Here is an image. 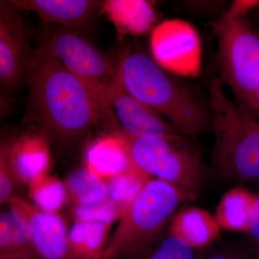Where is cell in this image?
Instances as JSON below:
<instances>
[{"label":"cell","mask_w":259,"mask_h":259,"mask_svg":"<svg viewBox=\"0 0 259 259\" xmlns=\"http://www.w3.org/2000/svg\"><path fill=\"white\" fill-rule=\"evenodd\" d=\"M168 230L192 249L200 250L219 239L221 228L214 214L200 207L190 206L175 213Z\"/></svg>","instance_id":"9a60e30c"},{"label":"cell","mask_w":259,"mask_h":259,"mask_svg":"<svg viewBox=\"0 0 259 259\" xmlns=\"http://www.w3.org/2000/svg\"><path fill=\"white\" fill-rule=\"evenodd\" d=\"M247 234L249 237L250 243L259 253V195H257L252 209Z\"/></svg>","instance_id":"4316f807"},{"label":"cell","mask_w":259,"mask_h":259,"mask_svg":"<svg viewBox=\"0 0 259 259\" xmlns=\"http://www.w3.org/2000/svg\"><path fill=\"white\" fill-rule=\"evenodd\" d=\"M255 108L259 110V88L257 90L256 95H255Z\"/></svg>","instance_id":"83f0119b"},{"label":"cell","mask_w":259,"mask_h":259,"mask_svg":"<svg viewBox=\"0 0 259 259\" xmlns=\"http://www.w3.org/2000/svg\"><path fill=\"white\" fill-rule=\"evenodd\" d=\"M256 197L242 186H236L223 194L214 214L221 229L248 233Z\"/></svg>","instance_id":"ac0fdd59"},{"label":"cell","mask_w":259,"mask_h":259,"mask_svg":"<svg viewBox=\"0 0 259 259\" xmlns=\"http://www.w3.org/2000/svg\"><path fill=\"white\" fill-rule=\"evenodd\" d=\"M101 9L123 35H143L154 28L156 13L153 3L145 0H107Z\"/></svg>","instance_id":"e0dca14e"},{"label":"cell","mask_w":259,"mask_h":259,"mask_svg":"<svg viewBox=\"0 0 259 259\" xmlns=\"http://www.w3.org/2000/svg\"><path fill=\"white\" fill-rule=\"evenodd\" d=\"M116 73L126 91L164 117L181 134L197 137L211 130L208 95L184 77L160 66L141 51L124 53Z\"/></svg>","instance_id":"7a4b0ae2"},{"label":"cell","mask_w":259,"mask_h":259,"mask_svg":"<svg viewBox=\"0 0 259 259\" xmlns=\"http://www.w3.org/2000/svg\"><path fill=\"white\" fill-rule=\"evenodd\" d=\"M112 225L74 222L69 230V244L79 259H101L110 239Z\"/></svg>","instance_id":"d6986e66"},{"label":"cell","mask_w":259,"mask_h":259,"mask_svg":"<svg viewBox=\"0 0 259 259\" xmlns=\"http://www.w3.org/2000/svg\"><path fill=\"white\" fill-rule=\"evenodd\" d=\"M84 163L88 169L105 180L136 166L120 129L100 136L89 145Z\"/></svg>","instance_id":"5bb4252c"},{"label":"cell","mask_w":259,"mask_h":259,"mask_svg":"<svg viewBox=\"0 0 259 259\" xmlns=\"http://www.w3.org/2000/svg\"><path fill=\"white\" fill-rule=\"evenodd\" d=\"M0 214V259H40L27 216L13 204Z\"/></svg>","instance_id":"2e32d148"},{"label":"cell","mask_w":259,"mask_h":259,"mask_svg":"<svg viewBox=\"0 0 259 259\" xmlns=\"http://www.w3.org/2000/svg\"><path fill=\"white\" fill-rule=\"evenodd\" d=\"M19 11L13 1L0 2V80L8 88L26 82L35 58Z\"/></svg>","instance_id":"9c48e42d"},{"label":"cell","mask_w":259,"mask_h":259,"mask_svg":"<svg viewBox=\"0 0 259 259\" xmlns=\"http://www.w3.org/2000/svg\"><path fill=\"white\" fill-rule=\"evenodd\" d=\"M68 203L79 205L93 203L108 197L106 180L86 166L76 168L64 181Z\"/></svg>","instance_id":"ffe728a7"},{"label":"cell","mask_w":259,"mask_h":259,"mask_svg":"<svg viewBox=\"0 0 259 259\" xmlns=\"http://www.w3.org/2000/svg\"><path fill=\"white\" fill-rule=\"evenodd\" d=\"M42 49L56 58L84 83L107 120H115L109 93L116 66L105 54L77 32L66 28L52 32Z\"/></svg>","instance_id":"52a82bcc"},{"label":"cell","mask_w":259,"mask_h":259,"mask_svg":"<svg viewBox=\"0 0 259 259\" xmlns=\"http://www.w3.org/2000/svg\"><path fill=\"white\" fill-rule=\"evenodd\" d=\"M26 83L29 113L42 134L68 142L107 120L84 83L42 48L35 54Z\"/></svg>","instance_id":"6da1fadb"},{"label":"cell","mask_w":259,"mask_h":259,"mask_svg":"<svg viewBox=\"0 0 259 259\" xmlns=\"http://www.w3.org/2000/svg\"><path fill=\"white\" fill-rule=\"evenodd\" d=\"M182 193L166 182L151 178L110 237L101 259H126L146 248L166 230Z\"/></svg>","instance_id":"277c9868"},{"label":"cell","mask_w":259,"mask_h":259,"mask_svg":"<svg viewBox=\"0 0 259 259\" xmlns=\"http://www.w3.org/2000/svg\"><path fill=\"white\" fill-rule=\"evenodd\" d=\"M120 132L135 164L153 178L166 182L180 191L186 201L198 197L204 180L200 153L182 135L174 138H136Z\"/></svg>","instance_id":"5b68a950"},{"label":"cell","mask_w":259,"mask_h":259,"mask_svg":"<svg viewBox=\"0 0 259 259\" xmlns=\"http://www.w3.org/2000/svg\"><path fill=\"white\" fill-rule=\"evenodd\" d=\"M198 253L172 235L168 227L144 249L129 257L131 259H197Z\"/></svg>","instance_id":"603a6c76"},{"label":"cell","mask_w":259,"mask_h":259,"mask_svg":"<svg viewBox=\"0 0 259 259\" xmlns=\"http://www.w3.org/2000/svg\"><path fill=\"white\" fill-rule=\"evenodd\" d=\"M215 78L208 90L214 142L211 164L220 177L247 182L259 179V122L241 103L226 94Z\"/></svg>","instance_id":"3957f363"},{"label":"cell","mask_w":259,"mask_h":259,"mask_svg":"<svg viewBox=\"0 0 259 259\" xmlns=\"http://www.w3.org/2000/svg\"><path fill=\"white\" fill-rule=\"evenodd\" d=\"M30 202L39 209L53 214H59L68 203L64 181L50 174L34 179L28 185Z\"/></svg>","instance_id":"7402d4cb"},{"label":"cell","mask_w":259,"mask_h":259,"mask_svg":"<svg viewBox=\"0 0 259 259\" xmlns=\"http://www.w3.org/2000/svg\"><path fill=\"white\" fill-rule=\"evenodd\" d=\"M151 178L153 177L135 166L106 180L108 198L119 207L122 218Z\"/></svg>","instance_id":"44dd1931"},{"label":"cell","mask_w":259,"mask_h":259,"mask_svg":"<svg viewBox=\"0 0 259 259\" xmlns=\"http://www.w3.org/2000/svg\"><path fill=\"white\" fill-rule=\"evenodd\" d=\"M218 58L224 83L248 110L255 108L259 88V33L246 15L227 11L214 25Z\"/></svg>","instance_id":"8992f818"},{"label":"cell","mask_w":259,"mask_h":259,"mask_svg":"<svg viewBox=\"0 0 259 259\" xmlns=\"http://www.w3.org/2000/svg\"><path fill=\"white\" fill-rule=\"evenodd\" d=\"M8 204L18 207L28 218L40 259H79L69 244V229L59 214L44 212L19 195Z\"/></svg>","instance_id":"8fae6325"},{"label":"cell","mask_w":259,"mask_h":259,"mask_svg":"<svg viewBox=\"0 0 259 259\" xmlns=\"http://www.w3.org/2000/svg\"><path fill=\"white\" fill-rule=\"evenodd\" d=\"M1 144L21 183L28 185L34 179L50 174V146L42 133H26Z\"/></svg>","instance_id":"7c38bea8"},{"label":"cell","mask_w":259,"mask_h":259,"mask_svg":"<svg viewBox=\"0 0 259 259\" xmlns=\"http://www.w3.org/2000/svg\"><path fill=\"white\" fill-rule=\"evenodd\" d=\"M212 245L199 250L197 259H257L248 252L236 247L212 246Z\"/></svg>","instance_id":"484cf974"},{"label":"cell","mask_w":259,"mask_h":259,"mask_svg":"<svg viewBox=\"0 0 259 259\" xmlns=\"http://www.w3.org/2000/svg\"><path fill=\"white\" fill-rule=\"evenodd\" d=\"M19 10L33 12L44 23L77 30L86 26L102 2L95 0H13Z\"/></svg>","instance_id":"4fadbf2b"},{"label":"cell","mask_w":259,"mask_h":259,"mask_svg":"<svg viewBox=\"0 0 259 259\" xmlns=\"http://www.w3.org/2000/svg\"><path fill=\"white\" fill-rule=\"evenodd\" d=\"M150 47L154 61L171 74L184 78L200 74V37L189 22L182 19L162 21L151 32Z\"/></svg>","instance_id":"ba28073f"},{"label":"cell","mask_w":259,"mask_h":259,"mask_svg":"<svg viewBox=\"0 0 259 259\" xmlns=\"http://www.w3.org/2000/svg\"><path fill=\"white\" fill-rule=\"evenodd\" d=\"M109 100L120 129L133 137L174 138L183 135L164 117L130 95L122 86L116 70Z\"/></svg>","instance_id":"30bf717a"},{"label":"cell","mask_w":259,"mask_h":259,"mask_svg":"<svg viewBox=\"0 0 259 259\" xmlns=\"http://www.w3.org/2000/svg\"><path fill=\"white\" fill-rule=\"evenodd\" d=\"M21 183L10 164L4 146L0 147V203L7 204L15 194L17 186Z\"/></svg>","instance_id":"d4e9b609"},{"label":"cell","mask_w":259,"mask_h":259,"mask_svg":"<svg viewBox=\"0 0 259 259\" xmlns=\"http://www.w3.org/2000/svg\"><path fill=\"white\" fill-rule=\"evenodd\" d=\"M71 214L74 222L112 225L122 218L120 209L108 197L93 203L71 205Z\"/></svg>","instance_id":"cb8c5ba5"}]
</instances>
